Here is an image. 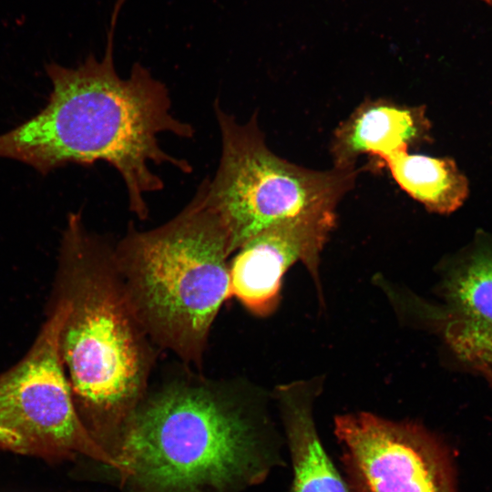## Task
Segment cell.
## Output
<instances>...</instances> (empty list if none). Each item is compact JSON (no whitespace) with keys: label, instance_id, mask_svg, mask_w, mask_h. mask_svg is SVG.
<instances>
[{"label":"cell","instance_id":"obj_1","mask_svg":"<svg viewBox=\"0 0 492 492\" xmlns=\"http://www.w3.org/2000/svg\"><path fill=\"white\" fill-rule=\"evenodd\" d=\"M123 3L115 4L101 59L89 55L76 67L46 65L52 84L48 102L36 116L0 135V157L24 162L42 175L71 163L107 162L125 183L130 210L145 220L147 195L164 187L151 164L192 171L187 160L160 147L159 135L190 138L195 131L173 116L166 85L141 64L135 63L128 77L118 74L114 35Z\"/></svg>","mask_w":492,"mask_h":492},{"label":"cell","instance_id":"obj_2","mask_svg":"<svg viewBox=\"0 0 492 492\" xmlns=\"http://www.w3.org/2000/svg\"><path fill=\"white\" fill-rule=\"evenodd\" d=\"M281 441L248 391L188 370L148 390L125 429L118 474L131 492H238L282 464Z\"/></svg>","mask_w":492,"mask_h":492},{"label":"cell","instance_id":"obj_3","mask_svg":"<svg viewBox=\"0 0 492 492\" xmlns=\"http://www.w3.org/2000/svg\"><path fill=\"white\" fill-rule=\"evenodd\" d=\"M50 306L59 310L57 349L74 404L95 441L116 459L149 389L156 350L128 298L114 245L67 218Z\"/></svg>","mask_w":492,"mask_h":492},{"label":"cell","instance_id":"obj_4","mask_svg":"<svg viewBox=\"0 0 492 492\" xmlns=\"http://www.w3.org/2000/svg\"><path fill=\"white\" fill-rule=\"evenodd\" d=\"M229 236L202 183L176 216L138 231L130 223L114 245L128 298L159 349L201 369L209 334L230 298Z\"/></svg>","mask_w":492,"mask_h":492},{"label":"cell","instance_id":"obj_5","mask_svg":"<svg viewBox=\"0 0 492 492\" xmlns=\"http://www.w3.org/2000/svg\"><path fill=\"white\" fill-rule=\"evenodd\" d=\"M221 154L211 180L202 185L209 205L221 218L231 255L249 239L284 220L336 212L354 188L359 169L316 170L292 163L267 146L257 114L245 123L214 105Z\"/></svg>","mask_w":492,"mask_h":492},{"label":"cell","instance_id":"obj_6","mask_svg":"<svg viewBox=\"0 0 492 492\" xmlns=\"http://www.w3.org/2000/svg\"><path fill=\"white\" fill-rule=\"evenodd\" d=\"M59 318L49 305L27 353L0 373V448L49 462L86 456L119 473L76 409L57 349Z\"/></svg>","mask_w":492,"mask_h":492},{"label":"cell","instance_id":"obj_7","mask_svg":"<svg viewBox=\"0 0 492 492\" xmlns=\"http://www.w3.org/2000/svg\"><path fill=\"white\" fill-rule=\"evenodd\" d=\"M333 432L352 492H458L449 447L420 423L357 412Z\"/></svg>","mask_w":492,"mask_h":492},{"label":"cell","instance_id":"obj_8","mask_svg":"<svg viewBox=\"0 0 492 492\" xmlns=\"http://www.w3.org/2000/svg\"><path fill=\"white\" fill-rule=\"evenodd\" d=\"M437 305L423 310L457 366L492 368V233L477 231L441 267Z\"/></svg>","mask_w":492,"mask_h":492},{"label":"cell","instance_id":"obj_9","mask_svg":"<svg viewBox=\"0 0 492 492\" xmlns=\"http://www.w3.org/2000/svg\"><path fill=\"white\" fill-rule=\"evenodd\" d=\"M336 212L312 213L282 220L258 232L229 264L231 296L257 317L278 307L284 274L302 262L321 294V253L336 224Z\"/></svg>","mask_w":492,"mask_h":492},{"label":"cell","instance_id":"obj_10","mask_svg":"<svg viewBox=\"0 0 492 492\" xmlns=\"http://www.w3.org/2000/svg\"><path fill=\"white\" fill-rule=\"evenodd\" d=\"M432 141V123L425 106L366 98L335 128L330 153L333 168L353 169L363 154L379 159Z\"/></svg>","mask_w":492,"mask_h":492},{"label":"cell","instance_id":"obj_11","mask_svg":"<svg viewBox=\"0 0 492 492\" xmlns=\"http://www.w3.org/2000/svg\"><path fill=\"white\" fill-rule=\"evenodd\" d=\"M314 382H294L274 390L292 468L291 492H352L327 453L317 430Z\"/></svg>","mask_w":492,"mask_h":492},{"label":"cell","instance_id":"obj_12","mask_svg":"<svg viewBox=\"0 0 492 492\" xmlns=\"http://www.w3.org/2000/svg\"><path fill=\"white\" fill-rule=\"evenodd\" d=\"M389 169L397 185L429 212L449 215L469 197L467 177L450 157H431L401 149L378 161Z\"/></svg>","mask_w":492,"mask_h":492},{"label":"cell","instance_id":"obj_13","mask_svg":"<svg viewBox=\"0 0 492 492\" xmlns=\"http://www.w3.org/2000/svg\"><path fill=\"white\" fill-rule=\"evenodd\" d=\"M477 375H480L482 376L485 381L487 382V384H488V387L490 388V390L492 391V368H484V369H481L478 373H477Z\"/></svg>","mask_w":492,"mask_h":492},{"label":"cell","instance_id":"obj_14","mask_svg":"<svg viewBox=\"0 0 492 492\" xmlns=\"http://www.w3.org/2000/svg\"><path fill=\"white\" fill-rule=\"evenodd\" d=\"M481 1L492 5V0H481Z\"/></svg>","mask_w":492,"mask_h":492}]
</instances>
